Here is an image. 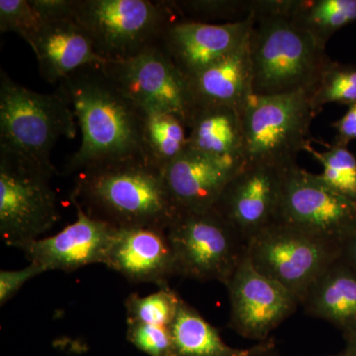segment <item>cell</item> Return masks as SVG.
Here are the masks:
<instances>
[{"label":"cell","instance_id":"8992f818","mask_svg":"<svg viewBox=\"0 0 356 356\" xmlns=\"http://www.w3.org/2000/svg\"><path fill=\"white\" fill-rule=\"evenodd\" d=\"M245 163L284 170L310 147L316 112L307 92L252 95L242 111Z\"/></svg>","mask_w":356,"mask_h":356},{"label":"cell","instance_id":"9c48e42d","mask_svg":"<svg viewBox=\"0 0 356 356\" xmlns=\"http://www.w3.org/2000/svg\"><path fill=\"white\" fill-rule=\"evenodd\" d=\"M343 250L339 243L280 222L267 227L248 245L255 268L289 290L300 306L314 283L341 259Z\"/></svg>","mask_w":356,"mask_h":356},{"label":"cell","instance_id":"6da1fadb","mask_svg":"<svg viewBox=\"0 0 356 356\" xmlns=\"http://www.w3.org/2000/svg\"><path fill=\"white\" fill-rule=\"evenodd\" d=\"M102 65L76 70L60 81L57 91L70 105L83 134L65 175L105 161L144 156V111L122 92Z\"/></svg>","mask_w":356,"mask_h":356},{"label":"cell","instance_id":"ba28073f","mask_svg":"<svg viewBox=\"0 0 356 356\" xmlns=\"http://www.w3.org/2000/svg\"><path fill=\"white\" fill-rule=\"evenodd\" d=\"M166 234L182 277L226 286L247 254L242 236L214 209L178 210Z\"/></svg>","mask_w":356,"mask_h":356},{"label":"cell","instance_id":"cb8c5ba5","mask_svg":"<svg viewBox=\"0 0 356 356\" xmlns=\"http://www.w3.org/2000/svg\"><path fill=\"white\" fill-rule=\"evenodd\" d=\"M290 20L323 47L341 28L356 21V0H295Z\"/></svg>","mask_w":356,"mask_h":356},{"label":"cell","instance_id":"5b68a950","mask_svg":"<svg viewBox=\"0 0 356 356\" xmlns=\"http://www.w3.org/2000/svg\"><path fill=\"white\" fill-rule=\"evenodd\" d=\"M72 17L104 62L136 57L161 43L177 15L168 1L76 0Z\"/></svg>","mask_w":356,"mask_h":356},{"label":"cell","instance_id":"d4e9b609","mask_svg":"<svg viewBox=\"0 0 356 356\" xmlns=\"http://www.w3.org/2000/svg\"><path fill=\"white\" fill-rule=\"evenodd\" d=\"M168 6L178 20L224 25L254 16L252 0H172Z\"/></svg>","mask_w":356,"mask_h":356},{"label":"cell","instance_id":"7c38bea8","mask_svg":"<svg viewBox=\"0 0 356 356\" xmlns=\"http://www.w3.org/2000/svg\"><path fill=\"white\" fill-rule=\"evenodd\" d=\"M226 287L231 305L229 327L247 339L266 341L300 306L289 290L255 268L248 250Z\"/></svg>","mask_w":356,"mask_h":356},{"label":"cell","instance_id":"d6a6232c","mask_svg":"<svg viewBox=\"0 0 356 356\" xmlns=\"http://www.w3.org/2000/svg\"><path fill=\"white\" fill-rule=\"evenodd\" d=\"M336 129V144L348 146L351 140H356V103L348 107L346 113L332 123Z\"/></svg>","mask_w":356,"mask_h":356},{"label":"cell","instance_id":"5bb4252c","mask_svg":"<svg viewBox=\"0 0 356 356\" xmlns=\"http://www.w3.org/2000/svg\"><path fill=\"white\" fill-rule=\"evenodd\" d=\"M76 208V221L53 236L38 238L18 245L30 264L44 270H76L81 267L106 261L110 245L116 233L107 222L95 219Z\"/></svg>","mask_w":356,"mask_h":356},{"label":"cell","instance_id":"7402d4cb","mask_svg":"<svg viewBox=\"0 0 356 356\" xmlns=\"http://www.w3.org/2000/svg\"><path fill=\"white\" fill-rule=\"evenodd\" d=\"M170 329L175 356H266L273 348L271 343L248 350L231 348L222 341L216 327L184 300Z\"/></svg>","mask_w":356,"mask_h":356},{"label":"cell","instance_id":"f546056e","mask_svg":"<svg viewBox=\"0 0 356 356\" xmlns=\"http://www.w3.org/2000/svg\"><path fill=\"white\" fill-rule=\"evenodd\" d=\"M127 339L149 356H175L170 327L127 322Z\"/></svg>","mask_w":356,"mask_h":356},{"label":"cell","instance_id":"7a4b0ae2","mask_svg":"<svg viewBox=\"0 0 356 356\" xmlns=\"http://www.w3.org/2000/svg\"><path fill=\"white\" fill-rule=\"evenodd\" d=\"M70 200L117 229H166L178 212L163 170L145 156L84 168L77 172Z\"/></svg>","mask_w":356,"mask_h":356},{"label":"cell","instance_id":"603a6c76","mask_svg":"<svg viewBox=\"0 0 356 356\" xmlns=\"http://www.w3.org/2000/svg\"><path fill=\"white\" fill-rule=\"evenodd\" d=\"M143 111V153L163 170L186 149L188 129L177 115L154 109Z\"/></svg>","mask_w":356,"mask_h":356},{"label":"cell","instance_id":"4316f807","mask_svg":"<svg viewBox=\"0 0 356 356\" xmlns=\"http://www.w3.org/2000/svg\"><path fill=\"white\" fill-rule=\"evenodd\" d=\"M307 152L323 166L321 179L332 191L356 202V158L348 147L334 143L325 152L311 147Z\"/></svg>","mask_w":356,"mask_h":356},{"label":"cell","instance_id":"8fae6325","mask_svg":"<svg viewBox=\"0 0 356 356\" xmlns=\"http://www.w3.org/2000/svg\"><path fill=\"white\" fill-rule=\"evenodd\" d=\"M102 67L140 108L177 115L186 125L193 109L188 83L161 44L128 60L105 62Z\"/></svg>","mask_w":356,"mask_h":356},{"label":"cell","instance_id":"d590c367","mask_svg":"<svg viewBox=\"0 0 356 356\" xmlns=\"http://www.w3.org/2000/svg\"><path fill=\"white\" fill-rule=\"evenodd\" d=\"M337 356H348V355H346V353H343V355H337Z\"/></svg>","mask_w":356,"mask_h":356},{"label":"cell","instance_id":"30bf717a","mask_svg":"<svg viewBox=\"0 0 356 356\" xmlns=\"http://www.w3.org/2000/svg\"><path fill=\"white\" fill-rule=\"evenodd\" d=\"M276 222L344 247L356 234V202L296 163L283 172Z\"/></svg>","mask_w":356,"mask_h":356},{"label":"cell","instance_id":"836d02e7","mask_svg":"<svg viewBox=\"0 0 356 356\" xmlns=\"http://www.w3.org/2000/svg\"><path fill=\"white\" fill-rule=\"evenodd\" d=\"M343 257L356 273V234L344 245Z\"/></svg>","mask_w":356,"mask_h":356},{"label":"cell","instance_id":"2e32d148","mask_svg":"<svg viewBox=\"0 0 356 356\" xmlns=\"http://www.w3.org/2000/svg\"><path fill=\"white\" fill-rule=\"evenodd\" d=\"M105 266L131 282L154 283L168 286L177 275V264L166 229L156 228L117 229Z\"/></svg>","mask_w":356,"mask_h":356},{"label":"cell","instance_id":"e0dca14e","mask_svg":"<svg viewBox=\"0 0 356 356\" xmlns=\"http://www.w3.org/2000/svg\"><path fill=\"white\" fill-rule=\"evenodd\" d=\"M241 168L186 147L166 166L163 175L178 210L207 211L214 208L222 191Z\"/></svg>","mask_w":356,"mask_h":356},{"label":"cell","instance_id":"9a60e30c","mask_svg":"<svg viewBox=\"0 0 356 356\" xmlns=\"http://www.w3.org/2000/svg\"><path fill=\"white\" fill-rule=\"evenodd\" d=\"M254 24V16L224 25L175 19L159 44L188 79L238 50L250 38Z\"/></svg>","mask_w":356,"mask_h":356},{"label":"cell","instance_id":"52a82bcc","mask_svg":"<svg viewBox=\"0 0 356 356\" xmlns=\"http://www.w3.org/2000/svg\"><path fill=\"white\" fill-rule=\"evenodd\" d=\"M57 170L0 149V236L9 247L38 240L60 219L51 185Z\"/></svg>","mask_w":356,"mask_h":356},{"label":"cell","instance_id":"ac0fdd59","mask_svg":"<svg viewBox=\"0 0 356 356\" xmlns=\"http://www.w3.org/2000/svg\"><path fill=\"white\" fill-rule=\"evenodd\" d=\"M29 44L36 56L40 74L49 83H60L86 65L105 63L74 17L44 21Z\"/></svg>","mask_w":356,"mask_h":356},{"label":"cell","instance_id":"e575fe53","mask_svg":"<svg viewBox=\"0 0 356 356\" xmlns=\"http://www.w3.org/2000/svg\"><path fill=\"white\" fill-rule=\"evenodd\" d=\"M346 341V348L344 353L348 356H356V331L343 334Z\"/></svg>","mask_w":356,"mask_h":356},{"label":"cell","instance_id":"f1b7e54d","mask_svg":"<svg viewBox=\"0 0 356 356\" xmlns=\"http://www.w3.org/2000/svg\"><path fill=\"white\" fill-rule=\"evenodd\" d=\"M43 21L29 0L0 1V31L14 32L30 44L38 33Z\"/></svg>","mask_w":356,"mask_h":356},{"label":"cell","instance_id":"ffe728a7","mask_svg":"<svg viewBox=\"0 0 356 356\" xmlns=\"http://www.w3.org/2000/svg\"><path fill=\"white\" fill-rule=\"evenodd\" d=\"M187 83L193 107L226 105L242 113L254 95L248 40L238 50L187 79Z\"/></svg>","mask_w":356,"mask_h":356},{"label":"cell","instance_id":"4dcf8cb0","mask_svg":"<svg viewBox=\"0 0 356 356\" xmlns=\"http://www.w3.org/2000/svg\"><path fill=\"white\" fill-rule=\"evenodd\" d=\"M44 273L43 268L34 264H30L19 270L0 271V305H6L26 282Z\"/></svg>","mask_w":356,"mask_h":356},{"label":"cell","instance_id":"484cf974","mask_svg":"<svg viewBox=\"0 0 356 356\" xmlns=\"http://www.w3.org/2000/svg\"><path fill=\"white\" fill-rule=\"evenodd\" d=\"M308 95L316 114L330 103L348 107L355 104L356 65H344L332 60Z\"/></svg>","mask_w":356,"mask_h":356},{"label":"cell","instance_id":"d6986e66","mask_svg":"<svg viewBox=\"0 0 356 356\" xmlns=\"http://www.w3.org/2000/svg\"><path fill=\"white\" fill-rule=\"evenodd\" d=\"M187 147L227 165H245L242 114L226 105H195L187 121Z\"/></svg>","mask_w":356,"mask_h":356},{"label":"cell","instance_id":"277c9868","mask_svg":"<svg viewBox=\"0 0 356 356\" xmlns=\"http://www.w3.org/2000/svg\"><path fill=\"white\" fill-rule=\"evenodd\" d=\"M76 135V116L62 96L26 88L0 70V149L57 170L51 149L60 138Z\"/></svg>","mask_w":356,"mask_h":356},{"label":"cell","instance_id":"1f68e13d","mask_svg":"<svg viewBox=\"0 0 356 356\" xmlns=\"http://www.w3.org/2000/svg\"><path fill=\"white\" fill-rule=\"evenodd\" d=\"M41 20L72 17L76 0H29Z\"/></svg>","mask_w":356,"mask_h":356},{"label":"cell","instance_id":"44dd1931","mask_svg":"<svg viewBox=\"0 0 356 356\" xmlns=\"http://www.w3.org/2000/svg\"><path fill=\"white\" fill-rule=\"evenodd\" d=\"M301 306L343 334L356 331V273L343 255L314 283Z\"/></svg>","mask_w":356,"mask_h":356},{"label":"cell","instance_id":"83f0119b","mask_svg":"<svg viewBox=\"0 0 356 356\" xmlns=\"http://www.w3.org/2000/svg\"><path fill=\"white\" fill-rule=\"evenodd\" d=\"M181 300L170 287L161 288L147 296L129 295L125 300L127 322L170 327L177 317Z\"/></svg>","mask_w":356,"mask_h":356},{"label":"cell","instance_id":"3957f363","mask_svg":"<svg viewBox=\"0 0 356 356\" xmlns=\"http://www.w3.org/2000/svg\"><path fill=\"white\" fill-rule=\"evenodd\" d=\"M252 93H310L332 64L325 47L283 16L254 18L248 39Z\"/></svg>","mask_w":356,"mask_h":356},{"label":"cell","instance_id":"4fadbf2b","mask_svg":"<svg viewBox=\"0 0 356 356\" xmlns=\"http://www.w3.org/2000/svg\"><path fill=\"white\" fill-rule=\"evenodd\" d=\"M284 170L245 163L215 204L213 209L240 234L247 245L277 222Z\"/></svg>","mask_w":356,"mask_h":356}]
</instances>
